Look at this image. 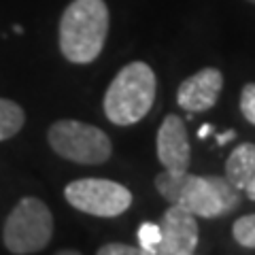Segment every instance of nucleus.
Segmentation results:
<instances>
[{
    "instance_id": "9",
    "label": "nucleus",
    "mask_w": 255,
    "mask_h": 255,
    "mask_svg": "<svg viewBox=\"0 0 255 255\" xmlns=\"http://www.w3.org/2000/svg\"><path fill=\"white\" fill-rule=\"evenodd\" d=\"M223 90V75L219 68H202L187 77L177 90V102L187 113H204L213 109Z\"/></svg>"
},
{
    "instance_id": "6",
    "label": "nucleus",
    "mask_w": 255,
    "mask_h": 255,
    "mask_svg": "<svg viewBox=\"0 0 255 255\" xmlns=\"http://www.w3.org/2000/svg\"><path fill=\"white\" fill-rule=\"evenodd\" d=\"M64 198L73 209L94 217H117L132 206V191L109 179H77L64 189Z\"/></svg>"
},
{
    "instance_id": "15",
    "label": "nucleus",
    "mask_w": 255,
    "mask_h": 255,
    "mask_svg": "<svg viewBox=\"0 0 255 255\" xmlns=\"http://www.w3.org/2000/svg\"><path fill=\"white\" fill-rule=\"evenodd\" d=\"M98 255H147L142 247H130V245H122V243H111V245H102L98 249Z\"/></svg>"
},
{
    "instance_id": "18",
    "label": "nucleus",
    "mask_w": 255,
    "mask_h": 255,
    "mask_svg": "<svg viewBox=\"0 0 255 255\" xmlns=\"http://www.w3.org/2000/svg\"><path fill=\"white\" fill-rule=\"evenodd\" d=\"M211 132H213V126H202L200 132H198V138H204L206 134H211Z\"/></svg>"
},
{
    "instance_id": "3",
    "label": "nucleus",
    "mask_w": 255,
    "mask_h": 255,
    "mask_svg": "<svg viewBox=\"0 0 255 255\" xmlns=\"http://www.w3.org/2000/svg\"><path fill=\"white\" fill-rule=\"evenodd\" d=\"M155 73L145 62H130L107 87L102 109L111 124L134 126L145 119L155 100Z\"/></svg>"
},
{
    "instance_id": "19",
    "label": "nucleus",
    "mask_w": 255,
    "mask_h": 255,
    "mask_svg": "<svg viewBox=\"0 0 255 255\" xmlns=\"http://www.w3.org/2000/svg\"><path fill=\"white\" fill-rule=\"evenodd\" d=\"M247 2H251V4H255V0H247Z\"/></svg>"
},
{
    "instance_id": "14",
    "label": "nucleus",
    "mask_w": 255,
    "mask_h": 255,
    "mask_svg": "<svg viewBox=\"0 0 255 255\" xmlns=\"http://www.w3.org/2000/svg\"><path fill=\"white\" fill-rule=\"evenodd\" d=\"M241 111L247 122L255 126V83L253 81L247 83L241 92Z\"/></svg>"
},
{
    "instance_id": "7",
    "label": "nucleus",
    "mask_w": 255,
    "mask_h": 255,
    "mask_svg": "<svg viewBox=\"0 0 255 255\" xmlns=\"http://www.w3.org/2000/svg\"><path fill=\"white\" fill-rule=\"evenodd\" d=\"M159 243L155 255H191L198 247L196 215L181 204H170L159 219Z\"/></svg>"
},
{
    "instance_id": "11",
    "label": "nucleus",
    "mask_w": 255,
    "mask_h": 255,
    "mask_svg": "<svg viewBox=\"0 0 255 255\" xmlns=\"http://www.w3.org/2000/svg\"><path fill=\"white\" fill-rule=\"evenodd\" d=\"M23 124H26V111L17 102L0 98V142L19 134Z\"/></svg>"
},
{
    "instance_id": "5",
    "label": "nucleus",
    "mask_w": 255,
    "mask_h": 255,
    "mask_svg": "<svg viewBox=\"0 0 255 255\" xmlns=\"http://www.w3.org/2000/svg\"><path fill=\"white\" fill-rule=\"evenodd\" d=\"M47 142L55 155L75 164L98 166L105 164L113 153L107 132L77 119H58L51 124L47 130Z\"/></svg>"
},
{
    "instance_id": "1",
    "label": "nucleus",
    "mask_w": 255,
    "mask_h": 255,
    "mask_svg": "<svg viewBox=\"0 0 255 255\" xmlns=\"http://www.w3.org/2000/svg\"><path fill=\"white\" fill-rule=\"evenodd\" d=\"M155 189L170 204H181L196 217L215 219L232 213L241 204L243 191L228 177H200V174L162 170L155 174Z\"/></svg>"
},
{
    "instance_id": "13",
    "label": "nucleus",
    "mask_w": 255,
    "mask_h": 255,
    "mask_svg": "<svg viewBox=\"0 0 255 255\" xmlns=\"http://www.w3.org/2000/svg\"><path fill=\"white\" fill-rule=\"evenodd\" d=\"M138 241H140V247L145 249L147 255H155V247L159 243V226L157 223H151V221L142 223L138 228Z\"/></svg>"
},
{
    "instance_id": "4",
    "label": "nucleus",
    "mask_w": 255,
    "mask_h": 255,
    "mask_svg": "<svg viewBox=\"0 0 255 255\" xmlns=\"http://www.w3.org/2000/svg\"><path fill=\"white\" fill-rule=\"evenodd\" d=\"M53 236V215L43 200L34 196L21 198L4 219L2 243L9 253L30 255L49 245Z\"/></svg>"
},
{
    "instance_id": "16",
    "label": "nucleus",
    "mask_w": 255,
    "mask_h": 255,
    "mask_svg": "<svg viewBox=\"0 0 255 255\" xmlns=\"http://www.w3.org/2000/svg\"><path fill=\"white\" fill-rule=\"evenodd\" d=\"M230 138H234V132H232V130L226 132V134H219V136H217V142H219V145H223V142H228Z\"/></svg>"
},
{
    "instance_id": "17",
    "label": "nucleus",
    "mask_w": 255,
    "mask_h": 255,
    "mask_svg": "<svg viewBox=\"0 0 255 255\" xmlns=\"http://www.w3.org/2000/svg\"><path fill=\"white\" fill-rule=\"evenodd\" d=\"M245 196H247V198H249V200H253V202H255V181L251 183V185H249V187H247V189H245Z\"/></svg>"
},
{
    "instance_id": "12",
    "label": "nucleus",
    "mask_w": 255,
    "mask_h": 255,
    "mask_svg": "<svg viewBox=\"0 0 255 255\" xmlns=\"http://www.w3.org/2000/svg\"><path fill=\"white\" fill-rule=\"evenodd\" d=\"M234 241L245 249H255V215H243L232 226Z\"/></svg>"
},
{
    "instance_id": "8",
    "label": "nucleus",
    "mask_w": 255,
    "mask_h": 255,
    "mask_svg": "<svg viewBox=\"0 0 255 255\" xmlns=\"http://www.w3.org/2000/svg\"><path fill=\"white\" fill-rule=\"evenodd\" d=\"M155 153L166 170L172 172H185L189 170L191 162V149L185 124L179 115H166L155 136Z\"/></svg>"
},
{
    "instance_id": "10",
    "label": "nucleus",
    "mask_w": 255,
    "mask_h": 255,
    "mask_svg": "<svg viewBox=\"0 0 255 255\" xmlns=\"http://www.w3.org/2000/svg\"><path fill=\"white\" fill-rule=\"evenodd\" d=\"M226 177L241 191L255 181V142H243L228 155Z\"/></svg>"
},
{
    "instance_id": "2",
    "label": "nucleus",
    "mask_w": 255,
    "mask_h": 255,
    "mask_svg": "<svg viewBox=\"0 0 255 255\" xmlns=\"http://www.w3.org/2000/svg\"><path fill=\"white\" fill-rule=\"evenodd\" d=\"M109 6L105 0H73L60 17V51L73 64H90L102 53L109 36Z\"/></svg>"
}]
</instances>
